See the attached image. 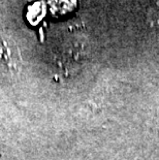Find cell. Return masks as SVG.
Wrapping results in <instances>:
<instances>
[{"instance_id":"1","label":"cell","mask_w":159,"mask_h":160,"mask_svg":"<svg viewBox=\"0 0 159 160\" xmlns=\"http://www.w3.org/2000/svg\"><path fill=\"white\" fill-rule=\"evenodd\" d=\"M147 23L151 32L159 38V1L154 2L147 12Z\"/></svg>"}]
</instances>
